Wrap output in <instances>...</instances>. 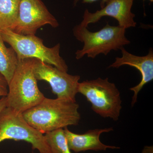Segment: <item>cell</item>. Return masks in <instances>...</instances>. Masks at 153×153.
Masks as SVG:
<instances>
[{
	"label": "cell",
	"mask_w": 153,
	"mask_h": 153,
	"mask_svg": "<svg viewBox=\"0 0 153 153\" xmlns=\"http://www.w3.org/2000/svg\"><path fill=\"white\" fill-rule=\"evenodd\" d=\"M79 108L76 101L45 97L22 115L30 125L44 134L68 126L77 125L81 118Z\"/></svg>",
	"instance_id": "1"
},
{
	"label": "cell",
	"mask_w": 153,
	"mask_h": 153,
	"mask_svg": "<svg viewBox=\"0 0 153 153\" xmlns=\"http://www.w3.org/2000/svg\"><path fill=\"white\" fill-rule=\"evenodd\" d=\"M34 59L19 60L8 84L7 107L20 113L36 106L45 97L38 88L34 74Z\"/></svg>",
	"instance_id": "2"
},
{
	"label": "cell",
	"mask_w": 153,
	"mask_h": 153,
	"mask_svg": "<svg viewBox=\"0 0 153 153\" xmlns=\"http://www.w3.org/2000/svg\"><path fill=\"white\" fill-rule=\"evenodd\" d=\"M126 32L125 28L119 25L111 26L108 23L96 32H91L86 27L76 25L73 28V35L84 45L82 49L76 51V59L79 60L85 55L94 59L100 54L107 55L112 50H120L131 43L126 37Z\"/></svg>",
	"instance_id": "3"
},
{
	"label": "cell",
	"mask_w": 153,
	"mask_h": 153,
	"mask_svg": "<svg viewBox=\"0 0 153 153\" xmlns=\"http://www.w3.org/2000/svg\"><path fill=\"white\" fill-rule=\"evenodd\" d=\"M4 42L13 49L19 60L36 58L67 72L68 66L60 55V44L54 47H46L41 38L36 35H22L9 29L0 30Z\"/></svg>",
	"instance_id": "4"
},
{
	"label": "cell",
	"mask_w": 153,
	"mask_h": 153,
	"mask_svg": "<svg viewBox=\"0 0 153 153\" xmlns=\"http://www.w3.org/2000/svg\"><path fill=\"white\" fill-rule=\"evenodd\" d=\"M78 93L85 97L96 113L102 117L118 120L122 108L120 91L108 77L79 82Z\"/></svg>",
	"instance_id": "5"
},
{
	"label": "cell",
	"mask_w": 153,
	"mask_h": 153,
	"mask_svg": "<svg viewBox=\"0 0 153 153\" xmlns=\"http://www.w3.org/2000/svg\"><path fill=\"white\" fill-rule=\"evenodd\" d=\"M8 140L25 141L33 150L51 153L44 134L30 125L22 113L7 107L0 112V143Z\"/></svg>",
	"instance_id": "6"
},
{
	"label": "cell",
	"mask_w": 153,
	"mask_h": 153,
	"mask_svg": "<svg viewBox=\"0 0 153 153\" xmlns=\"http://www.w3.org/2000/svg\"><path fill=\"white\" fill-rule=\"evenodd\" d=\"M33 71L37 80L48 82L57 98L76 102L80 76L71 75L35 58Z\"/></svg>",
	"instance_id": "7"
},
{
	"label": "cell",
	"mask_w": 153,
	"mask_h": 153,
	"mask_svg": "<svg viewBox=\"0 0 153 153\" xmlns=\"http://www.w3.org/2000/svg\"><path fill=\"white\" fill-rule=\"evenodd\" d=\"M46 25L57 28L59 24L44 3L41 0H21L18 20L12 31L20 35H35Z\"/></svg>",
	"instance_id": "8"
},
{
	"label": "cell",
	"mask_w": 153,
	"mask_h": 153,
	"mask_svg": "<svg viewBox=\"0 0 153 153\" xmlns=\"http://www.w3.org/2000/svg\"><path fill=\"white\" fill-rule=\"evenodd\" d=\"M134 1L108 0L103 7L93 13L86 9L79 25L88 27L89 24L98 22L103 17L108 16L115 19L119 26L126 30L134 27L137 25L134 20L135 15L131 12Z\"/></svg>",
	"instance_id": "9"
},
{
	"label": "cell",
	"mask_w": 153,
	"mask_h": 153,
	"mask_svg": "<svg viewBox=\"0 0 153 153\" xmlns=\"http://www.w3.org/2000/svg\"><path fill=\"white\" fill-rule=\"evenodd\" d=\"M122 56L117 57L113 63L108 68H119L123 66H129L137 68L140 73L141 80L138 84L129 88L133 91L131 105L134 106L137 99L138 94L147 83L153 79V51L152 48L147 55L143 56H137L126 50L124 47L120 49Z\"/></svg>",
	"instance_id": "10"
},
{
	"label": "cell",
	"mask_w": 153,
	"mask_h": 153,
	"mask_svg": "<svg viewBox=\"0 0 153 153\" xmlns=\"http://www.w3.org/2000/svg\"><path fill=\"white\" fill-rule=\"evenodd\" d=\"M64 128L69 149L74 152L120 149L118 147L104 144L100 141V137L101 134L112 131L114 129L112 127L89 130L83 134L74 133L69 131L67 127Z\"/></svg>",
	"instance_id": "11"
},
{
	"label": "cell",
	"mask_w": 153,
	"mask_h": 153,
	"mask_svg": "<svg viewBox=\"0 0 153 153\" xmlns=\"http://www.w3.org/2000/svg\"><path fill=\"white\" fill-rule=\"evenodd\" d=\"M19 60L12 47L7 48L0 34V73L10 83L16 71Z\"/></svg>",
	"instance_id": "12"
},
{
	"label": "cell",
	"mask_w": 153,
	"mask_h": 153,
	"mask_svg": "<svg viewBox=\"0 0 153 153\" xmlns=\"http://www.w3.org/2000/svg\"><path fill=\"white\" fill-rule=\"evenodd\" d=\"M21 0H0V30H12L16 24Z\"/></svg>",
	"instance_id": "13"
},
{
	"label": "cell",
	"mask_w": 153,
	"mask_h": 153,
	"mask_svg": "<svg viewBox=\"0 0 153 153\" xmlns=\"http://www.w3.org/2000/svg\"><path fill=\"white\" fill-rule=\"evenodd\" d=\"M44 136L51 153H72L63 128L49 132Z\"/></svg>",
	"instance_id": "14"
},
{
	"label": "cell",
	"mask_w": 153,
	"mask_h": 153,
	"mask_svg": "<svg viewBox=\"0 0 153 153\" xmlns=\"http://www.w3.org/2000/svg\"><path fill=\"white\" fill-rule=\"evenodd\" d=\"M8 83L5 78L0 73V97H6L8 92Z\"/></svg>",
	"instance_id": "15"
},
{
	"label": "cell",
	"mask_w": 153,
	"mask_h": 153,
	"mask_svg": "<svg viewBox=\"0 0 153 153\" xmlns=\"http://www.w3.org/2000/svg\"><path fill=\"white\" fill-rule=\"evenodd\" d=\"M79 1V0H74V5H76V4H77V3ZM98 1V0H82V3H89V4H91V3L94 2L96 1ZM108 1V0H102L101 4H100L101 8L103 7H104L105 5V3H106Z\"/></svg>",
	"instance_id": "16"
},
{
	"label": "cell",
	"mask_w": 153,
	"mask_h": 153,
	"mask_svg": "<svg viewBox=\"0 0 153 153\" xmlns=\"http://www.w3.org/2000/svg\"><path fill=\"white\" fill-rule=\"evenodd\" d=\"M7 97H4L0 100V112L3 110L4 108L7 107Z\"/></svg>",
	"instance_id": "17"
},
{
	"label": "cell",
	"mask_w": 153,
	"mask_h": 153,
	"mask_svg": "<svg viewBox=\"0 0 153 153\" xmlns=\"http://www.w3.org/2000/svg\"><path fill=\"white\" fill-rule=\"evenodd\" d=\"M143 1H145V0H143ZM149 1L151 2H153V0H149Z\"/></svg>",
	"instance_id": "18"
},
{
	"label": "cell",
	"mask_w": 153,
	"mask_h": 153,
	"mask_svg": "<svg viewBox=\"0 0 153 153\" xmlns=\"http://www.w3.org/2000/svg\"><path fill=\"white\" fill-rule=\"evenodd\" d=\"M34 153V152H32V153Z\"/></svg>",
	"instance_id": "19"
}]
</instances>
